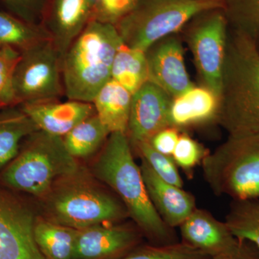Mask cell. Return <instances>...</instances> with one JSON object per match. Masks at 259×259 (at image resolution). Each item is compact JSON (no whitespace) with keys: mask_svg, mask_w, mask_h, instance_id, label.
Listing matches in <instances>:
<instances>
[{"mask_svg":"<svg viewBox=\"0 0 259 259\" xmlns=\"http://www.w3.org/2000/svg\"><path fill=\"white\" fill-rule=\"evenodd\" d=\"M133 151L127 135L112 133L94 162L92 173L115 192L151 244L177 243L179 239L174 228L167 226L151 203Z\"/></svg>","mask_w":259,"mask_h":259,"instance_id":"1","label":"cell"},{"mask_svg":"<svg viewBox=\"0 0 259 259\" xmlns=\"http://www.w3.org/2000/svg\"><path fill=\"white\" fill-rule=\"evenodd\" d=\"M218 124L231 136L259 134V49L230 27Z\"/></svg>","mask_w":259,"mask_h":259,"instance_id":"2","label":"cell"},{"mask_svg":"<svg viewBox=\"0 0 259 259\" xmlns=\"http://www.w3.org/2000/svg\"><path fill=\"white\" fill-rule=\"evenodd\" d=\"M122 44L115 25L92 20L63 57L66 97L93 103L97 93L111 79L114 59Z\"/></svg>","mask_w":259,"mask_h":259,"instance_id":"3","label":"cell"},{"mask_svg":"<svg viewBox=\"0 0 259 259\" xmlns=\"http://www.w3.org/2000/svg\"><path fill=\"white\" fill-rule=\"evenodd\" d=\"M40 200L44 218L76 230L118 223L129 217L118 197L97 185L81 167L57 182Z\"/></svg>","mask_w":259,"mask_h":259,"instance_id":"4","label":"cell"},{"mask_svg":"<svg viewBox=\"0 0 259 259\" xmlns=\"http://www.w3.org/2000/svg\"><path fill=\"white\" fill-rule=\"evenodd\" d=\"M81 166L68 152L62 137L35 131L28 137L0 176L6 187L44 198L59 181L79 171Z\"/></svg>","mask_w":259,"mask_h":259,"instance_id":"5","label":"cell"},{"mask_svg":"<svg viewBox=\"0 0 259 259\" xmlns=\"http://www.w3.org/2000/svg\"><path fill=\"white\" fill-rule=\"evenodd\" d=\"M225 0H140L115 25L125 45L144 51L178 33L197 15L224 8Z\"/></svg>","mask_w":259,"mask_h":259,"instance_id":"6","label":"cell"},{"mask_svg":"<svg viewBox=\"0 0 259 259\" xmlns=\"http://www.w3.org/2000/svg\"><path fill=\"white\" fill-rule=\"evenodd\" d=\"M204 180L215 195L233 200L259 197V134L228 136L201 163Z\"/></svg>","mask_w":259,"mask_h":259,"instance_id":"7","label":"cell"},{"mask_svg":"<svg viewBox=\"0 0 259 259\" xmlns=\"http://www.w3.org/2000/svg\"><path fill=\"white\" fill-rule=\"evenodd\" d=\"M62 62L51 39L23 51L13 77L15 105L60 100L65 95Z\"/></svg>","mask_w":259,"mask_h":259,"instance_id":"8","label":"cell"},{"mask_svg":"<svg viewBox=\"0 0 259 259\" xmlns=\"http://www.w3.org/2000/svg\"><path fill=\"white\" fill-rule=\"evenodd\" d=\"M228 28L224 10L215 9L197 15L182 30L193 56L200 86L219 97Z\"/></svg>","mask_w":259,"mask_h":259,"instance_id":"9","label":"cell"},{"mask_svg":"<svg viewBox=\"0 0 259 259\" xmlns=\"http://www.w3.org/2000/svg\"><path fill=\"white\" fill-rule=\"evenodd\" d=\"M139 227L102 224L78 230L74 259H118L142 244Z\"/></svg>","mask_w":259,"mask_h":259,"instance_id":"10","label":"cell"},{"mask_svg":"<svg viewBox=\"0 0 259 259\" xmlns=\"http://www.w3.org/2000/svg\"><path fill=\"white\" fill-rule=\"evenodd\" d=\"M182 39L178 33L163 37L146 51L148 81L156 83L172 99L193 88L186 68Z\"/></svg>","mask_w":259,"mask_h":259,"instance_id":"11","label":"cell"},{"mask_svg":"<svg viewBox=\"0 0 259 259\" xmlns=\"http://www.w3.org/2000/svg\"><path fill=\"white\" fill-rule=\"evenodd\" d=\"M172 98L156 83L148 81L133 95L126 133L132 148L148 142L156 133L168 125Z\"/></svg>","mask_w":259,"mask_h":259,"instance_id":"12","label":"cell"},{"mask_svg":"<svg viewBox=\"0 0 259 259\" xmlns=\"http://www.w3.org/2000/svg\"><path fill=\"white\" fill-rule=\"evenodd\" d=\"M98 0H47L40 26L64 57L76 37L95 18Z\"/></svg>","mask_w":259,"mask_h":259,"instance_id":"13","label":"cell"},{"mask_svg":"<svg viewBox=\"0 0 259 259\" xmlns=\"http://www.w3.org/2000/svg\"><path fill=\"white\" fill-rule=\"evenodd\" d=\"M181 241L211 258L236 249L241 244L225 222L209 211L196 208L180 226Z\"/></svg>","mask_w":259,"mask_h":259,"instance_id":"14","label":"cell"},{"mask_svg":"<svg viewBox=\"0 0 259 259\" xmlns=\"http://www.w3.org/2000/svg\"><path fill=\"white\" fill-rule=\"evenodd\" d=\"M141 161V173L153 207L167 226L180 227L197 208L195 197L182 187L161 180L146 162Z\"/></svg>","mask_w":259,"mask_h":259,"instance_id":"15","label":"cell"},{"mask_svg":"<svg viewBox=\"0 0 259 259\" xmlns=\"http://www.w3.org/2000/svg\"><path fill=\"white\" fill-rule=\"evenodd\" d=\"M20 110L37 129L63 137L79 122L96 114L92 102L69 100L66 102H38L21 105Z\"/></svg>","mask_w":259,"mask_h":259,"instance_id":"16","label":"cell"},{"mask_svg":"<svg viewBox=\"0 0 259 259\" xmlns=\"http://www.w3.org/2000/svg\"><path fill=\"white\" fill-rule=\"evenodd\" d=\"M220 97L209 89L194 86L172 99L168 125L181 132L193 127L218 123Z\"/></svg>","mask_w":259,"mask_h":259,"instance_id":"17","label":"cell"},{"mask_svg":"<svg viewBox=\"0 0 259 259\" xmlns=\"http://www.w3.org/2000/svg\"><path fill=\"white\" fill-rule=\"evenodd\" d=\"M133 95L110 79L94 98L95 112L103 125L112 133H127Z\"/></svg>","mask_w":259,"mask_h":259,"instance_id":"18","label":"cell"},{"mask_svg":"<svg viewBox=\"0 0 259 259\" xmlns=\"http://www.w3.org/2000/svg\"><path fill=\"white\" fill-rule=\"evenodd\" d=\"M78 230L37 217L34 226L35 243L45 259H74Z\"/></svg>","mask_w":259,"mask_h":259,"instance_id":"19","label":"cell"},{"mask_svg":"<svg viewBox=\"0 0 259 259\" xmlns=\"http://www.w3.org/2000/svg\"><path fill=\"white\" fill-rule=\"evenodd\" d=\"M110 134L95 114L75 126L62 139L68 152L78 160L88 158L101 149Z\"/></svg>","mask_w":259,"mask_h":259,"instance_id":"20","label":"cell"},{"mask_svg":"<svg viewBox=\"0 0 259 259\" xmlns=\"http://www.w3.org/2000/svg\"><path fill=\"white\" fill-rule=\"evenodd\" d=\"M37 131L33 122L21 110L0 113V168L18 156L22 141Z\"/></svg>","mask_w":259,"mask_h":259,"instance_id":"21","label":"cell"},{"mask_svg":"<svg viewBox=\"0 0 259 259\" xmlns=\"http://www.w3.org/2000/svg\"><path fill=\"white\" fill-rule=\"evenodd\" d=\"M111 79L136 93L149 79L146 53L122 44L114 59Z\"/></svg>","mask_w":259,"mask_h":259,"instance_id":"22","label":"cell"},{"mask_svg":"<svg viewBox=\"0 0 259 259\" xmlns=\"http://www.w3.org/2000/svg\"><path fill=\"white\" fill-rule=\"evenodd\" d=\"M48 39L50 37L41 26L0 10V46L12 47L22 53Z\"/></svg>","mask_w":259,"mask_h":259,"instance_id":"23","label":"cell"},{"mask_svg":"<svg viewBox=\"0 0 259 259\" xmlns=\"http://www.w3.org/2000/svg\"><path fill=\"white\" fill-rule=\"evenodd\" d=\"M225 223L238 239L249 242L259 250V197L232 201Z\"/></svg>","mask_w":259,"mask_h":259,"instance_id":"24","label":"cell"},{"mask_svg":"<svg viewBox=\"0 0 259 259\" xmlns=\"http://www.w3.org/2000/svg\"><path fill=\"white\" fill-rule=\"evenodd\" d=\"M230 28L248 37L259 49V0H225Z\"/></svg>","mask_w":259,"mask_h":259,"instance_id":"25","label":"cell"},{"mask_svg":"<svg viewBox=\"0 0 259 259\" xmlns=\"http://www.w3.org/2000/svg\"><path fill=\"white\" fill-rule=\"evenodd\" d=\"M204 252L183 241L171 244H141L118 259H211Z\"/></svg>","mask_w":259,"mask_h":259,"instance_id":"26","label":"cell"},{"mask_svg":"<svg viewBox=\"0 0 259 259\" xmlns=\"http://www.w3.org/2000/svg\"><path fill=\"white\" fill-rule=\"evenodd\" d=\"M133 151H136L141 160L146 162L161 180L171 185L183 187V181L178 166L172 156L158 152L148 142L136 145L133 148Z\"/></svg>","mask_w":259,"mask_h":259,"instance_id":"27","label":"cell"},{"mask_svg":"<svg viewBox=\"0 0 259 259\" xmlns=\"http://www.w3.org/2000/svg\"><path fill=\"white\" fill-rule=\"evenodd\" d=\"M21 53L9 47L0 46V110L15 106L13 77Z\"/></svg>","mask_w":259,"mask_h":259,"instance_id":"28","label":"cell"},{"mask_svg":"<svg viewBox=\"0 0 259 259\" xmlns=\"http://www.w3.org/2000/svg\"><path fill=\"white\" fill-rule=\"evenodd\" d=\"M209 153L208 150L202 144L184 132L180 135L172 158L177 166L182 168L187 176L191 177L194 168L201 165Z\"/></svg>","mask_w":259,"mask_h":259,"instance_id":"29","label":"cell"},{"mask_svg":"<svg viewBox=\"0 0 259 259\" xmlns=\"http://www.w3.org/2000/svg\"><path fill=\"white\" fill-rule=\"evenodd\" d=\"M140 0H98L94 20L117 25L133 11Z\"/></svg>","mask_w":259,"mask_h":259,"instance_id":"30","label":"cell"},{"mask_svg":"<svg viewBox=\"0 0 259 259\" xmlns=\"http://www.w3.org/2000/svg\"><path fill=\"white\" fill-rule=\"evenodd\" d=\"M47 0H0L8 13L32 25L41 24Z\"/></svg>","mask_w":259,"mask_h":259,"instance_id":"31","label":"cell"},{"mask_svg":"<svg viewBox=\"0 0 259 259\" xmlns=\"http://www.w3.org/2000/svg\"><path fill=\"white\" fill-rule=\"evenodd\" d=\"M182 132L173 127H166L156 133L148 141L158 152L172 156Z\"/></svg>","mask_w":259,"mask_h":259,"instance_id":"32","label":"cell"},{"mask_svg":"<svg viewBox=\"0 0 259 259\" xmlns=\"http://www.w3.org/2000/svg\"><path fill=\"white\" fill-rule=\"evenodd\" d=\"M211 259H259V250L249 242L243 241L236 249Z\"/></svg>","mask_w":259,"mask_h":259,"instance_id":"33","label":"cell"}]
</instances>
